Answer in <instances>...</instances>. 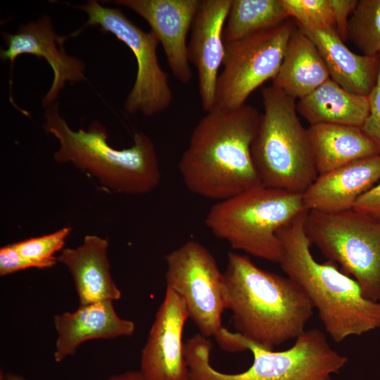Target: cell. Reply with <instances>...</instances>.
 Listing matches in <instances>:
<instances>
[{"mask_svg":"<svg viewBox=\"0 0 380 380\" xmlns=\"http://www.w3.org/2000/svg\"><path fill=\"white\" fill-rule=\"evenodd\" d=\"M261 116L247 104L206 113L178 165L190 191L219 201L262 185L251 155Z\"/></svg>","mask_w":380,"mask_h":380,"instance_id":"6da1fadb","label":"cell"},{"mask_svg":"<svg viewBox=\"0 0 380 380\" xmlns=\"http://www.w3.org/2000/svg\"><path fill=\"white\" fill-rule=\"evenodd\" d=\"M305 210L277 231L279 265L303 290L336 343L380 328V302L366 298L358 283L331 260L317 262L305 229Z\"/></svg>","mask_w":380,"mask_h":380,"instance_id":"7a4b0ae2","label":"cell"},{"mask_svg":"<svg viewBox=\"0 0 380 380\" xmlns=\"http://www.w3.org/2000/svg\"><path fill=\"white\" fill-rule=\"evenodd\" d=\"M224 275L234 327L248 341L274 350L305 331L314 308L291 279L236 253L228 254Z\"/></svg>","mask_w":380,"mask_h":380,"instance_id":"3957f363","label":"cell"},{"mask_svg":"<svg viewBox=\"0 0 380 380\" xmlns=\"http://www.w3.org/2000/svg\"><path fill=\"white\" fill-rule=\"evenodd\" d=\"M47 108L44 129L59 142L53 155L56 162L72 163L113 192L142 194L159 184L161 175L155 146L146 134L136 132L129 148L115 149L108 144L106 129L99 122H93L87 130L74 131L56 105Z\"/></svg>","mask_w":380,"mask_h":380,"instance_id":"277c9868","label":"cell"},{"mask_svg":"<svg viewBox=\"0 0 380 380\" xmlns=\"http://www.w3.org/2000/svg\"><path fill=\"white\" fill-rule=\"evenodd\" d=\"M264 113L251 146L261 184L303 194L318 176L296 99L274 85L262 89Z\"/></svg>","mask_w":380,"mask_h":380,"instance_id":"5b68a950","label":"cell"},{"mask_svg":"<svg viewBox=\"0 0 380 380\" xmlns=\"http://www.w3.org/2000/svg\"><path fill=\"white\" fill-rule=\"evenodd\" d=\"M305 210L302 194L261 185L217 201L205 224L233 249L279 263L277 231Z\"/></svg>","mask_w":380,"mask_h":380,"instance_id":"8992f818","label":"cell"},{"mask_svg":"<svg viewBox=\"0 0 380 380\" xmlns=\"http://www.w3.org/2000/svg\"><path fill=\"white\" fill-rule=\"evenodd\" d=\"M246 347L253 354V363L236 374L222 373L210 365V346L191 348L186 355L189 380H332L348 362L318 329L305 330L285 350L265 349L247 340Z\"/></svg>","mask_w":380,"mask_h":380,"instance_id":"52a82bcc","label":"cell"},{"mask_svg":"<svg viewBox=\"0 0 380 380\" xmlns=\"http://www.w3.org/2000/svg\"><path fill=\"white\" fill-rule=\"evenodd\" d=\"M305 229L311 243L360 285L364 296L380 302V222L353 209L308 211Z\"/></svg>","mask_w":380,"mask_h":380,"instance_id":"ba28073f","label":"cell"},{"mask_svg":"<svg viewBox=\"0 0 380 380\" xmlns=\"http://www.w3.org/2000/svg\"><path fill=\"white\" fill-rule=\"evenodd\" d=\"M166 288L184 300L200 334L216 339L224 330L222 315L228 309L227 286L211 253L190 240L165 256Z\"/></svg>","mask_w":380,"mask_h":380,"instance_id":"9c48e42d","label":"cell"},{"mask_svg":"<svg viewBox=\"0 0 380 380\" xmlns=\"http://www.w3.org/2000/svg\"><path fill=\"white\" fill-rule=\"evenodd\" d=\"M296 29L289 19L241 39L224 43L223 70L219 74L214 108L235 109L281 66L289 38Z\"/></svg>","mask_w":380,"mask_h":380,"instance_id":"30bf717a","label":"cell"},{"mask_svg":"<svg viewBox=\"0 0 380 380\" xmlns=\"http://www.w3.org/2000/svg\"><path fill=\"white\" fill-rule=\"evenodd\" d=\"M80 9L88 15L84 27L99 26L102 31L114 34L131 49L136 58L137 72L125 102V110L152 116L166 110L173 96L168 75L158 63L159 40L155 33L141 30L120 9L103 6L95 0L89 1Z\"/></svg>","mask_w":380,"mask_h":380,"instance_id":"8fae6325","label":"cell"},{"mask_svg":"<svg viewBox=\"0 0 380 380\" xmlns=\"http://www.w3.org/2000/svg\"><path fill=\"white\" fill-rule=\"evenodd\" d=\"M188 318L184 300L166 288L141 353L140 372L146 380H189L182 341Z\"/></svg>","mask_w":380,"mask_h":380,"instance_id":"7c38bea8","label":"cell"},{"mask_svg":"<svg viewBox=\"0 0 380 380\" xmlns=\"http://www.w3.org/2000/svg\"><path fill=\"white\" fill-rule=\"evenodd\" d=\"M143 18L163 48L170 69L180 82L192 77L186 38L201 0H115Z\"/></svg>","mask_w":380,"mask_h":380,"instance_id":"4fadbf2b","label":"cell"},{"mask_svg":"<svg viewBox=\"0 0 380 380\" xmlns=\"http://www.w3.org/2000/svg\"><path fill=\"white\" fill-rule=\"evenodd\" d=\"M3 37L6 48L1 49L2 60L13 63L20 55L32 54L44 58L51 67L53 80L42 100L44 107L53 104L67 82L85 80L83 61L65 53L63 44L66 37L56 33L47 15L20 25L14 34L4 32Z\"/></svg>","mask_w":380,"mask_h":380,"instance_id":"5bb4252c","label":"cell"},{"mask_svg":"<svg viewBox=\"0 0 380 380\" xmlns=\"http://www.w3.org/2000/svg\"><path fill=\"white\" fill-rule=\"evenodd\" d=\"M231 4L232 0H201L191 27L189 60L197 70L201 106L206 113L215 106L218 72L225 55L223 31Z\"/></svg>","mask_w":380,"mask_h":380,"instance_id":"9a60e30c","label":"cell"},{"mask_svg":"<svg viewBox=\"0 0 380 380\" xmlns=\"http://www.w3.org/2000/svg\"><path fill=\"white\" fill-rule=\"evenodd\" d=\"M380 181V155L319 175L302 194L305 208L326 213L353 208L357 199Z\"/></svg>","mask_w":380,"mask_h":380,"instance_id":"2e32d148","label":"cell"},{"mask_svg":"<svg viewBox=\"0 0 380 380\" xmlns=\"http://www.w3.org/2000/svg\"><path fill=\"white\" fill-rule=\"evenodd\" d=\"M113 303L107 300L80 305L72 312L54 317L57 338L53 357L56 362L73 355L87 341L128 336L134 333V322L120 317Z\"/></svg>","mask_w":380,"mask_h":380,"instance_id":"e0dca14e","label":"cell"},{"mask_svg":"<svg viewBox=\"0 0 380 380\" xmlns=\"http://www.w3.org/2000/svg\"><path fill=\"white\" fill-rule=\"evenodd\" d=\"M108 241L96 235H87L75 248H65L57 260L70 271L78 295L80 305L119 300L121 291L110 272Z\"/></svg>","mask_w":380,"mask_h":380,"instance_id":"ac0fdd59","label":"cell"},{"mask_svg":"<svg viewBox=\"0 0 380 380\" xmlns=\"http://www.w3.org/2000/svg\"><path fill=\"white\" fill-rule=\"evenodd\" d=\"M298 28L317 48L331 80L348 92L365 96L369 95L378 77L379 55L353 53L334 28L313 30Z\"/></svg>","mask_w":380,"mask_h":380,"instance_id":"d6986e66","label":"cell"},{"mask_svg":"<svg viewBox=\"0 0 380 380\" xmlns=\"http://www.w3.org/2000/svg\"><path fill=\"white\" fill-rule=\"evenodd\" d=\"M307 131L318 175L380 155L377 144L359 127L317 124Z\"/></svg>","mask_w":380,"mask_h":380,"instance_id":"ffe728a7","label":"cell"},{"mask_svg":"<svg viewBox=\"0 0 380 380\" xmlns=\"http://www.w3.org/2000/svg\"><path fill=\"white\" fill-rule=\"evenodd\" d=\"M330 78L327 65L312 41L296 28L288 42L272 85L300 99Z\"/></svg>","mask_w":380,"mask_h":380,"instance_id":"44dd1931","label":"cell"},{"mask_svg":"<svg viewBox=\"0 0 380 380\" xmlns=\"http://www.w3.org/2000/svg\"><path fill=\"white\" fill-rule=\"evenodd\" d=\"M368 96L343 89L330 78L299 99L297 111L310 124H335L361 127L369 113Z\"/></svg>","mask_w":380,"mask_h":380,"instance_id":"7402d4cb","label":"cell"},{"mask_svg":"<svg viewBox=\"0 0 380 380\" xmlns=\"http://www.w3.org/2000/svg\"><path fill=\"white\" fill-rule=\"evenodd\" d=\"M289 19L282 0H232L224 42L241 39Z\"/></svg>","mask_w":380,"mask_h":380,"instance_id":"603a6c76","label":"cell"},{"mask_svg":"<svg viewBox=\"0 0 380 380\" xmlns=\"http://www.w3.org/2000/svg\"><path fill=\"white\" fill-rule=\"evenodd\" d=\"M350 39L367 56L380 53V0H360L347 26Z\"/></svg>","mask_w":380,"mask_h":380,"instance_id":"cb8c5ba5","label":"cell"},{"mask_svg":"<svg viewBox=\"0 0 380 380\" xmlns=\"http://www.w3.org/2000/svg\"><path fill=\"white\" fill-rule=\"evenodd\" d=\"M70 231L71 228L63 227L49 234L12 244L18 253L31 263L32 267L49 268L56 264L57 258L55 254L63 248Z\"/></svg>","mask_w":380,"mask_h":380,"instance_id":"d4e9b609","label":"cell"},{"mask_svg":"<svg viewBox=\"0 0 380 380\" xmlns=\"http://www.w3.org/2000/svg\"><path fill=\"white\" fill-rule=\"evenodd\" d=\"M289 18L298 27L313 30L335 27L331 0H282Z\"/></svg>","mask_w":380,"mask_h":380,"instance_id":"484cf974","label":"cell"},{"mask_svg":"<svg viewBox=\"0 0 380 380\" xmlns=\"http://www.w3.org/2000/svg\"><path fill=\"white\" fill-rule=\"evenodd\" d=\"M379 69L376 83L368 96L369 113L361 129L365 135L375 142L380 149V53Z\"/></svg>","mask_w":380,"mask_h":380,"instance_id":"4316f807","label":"cell"},{"mask_svg":"<svg viewBox=\"0 0 380 380\" xmlns=\"http://www.w3.org/2000/svg\"><path fill=\"white\" fill-rule=\"evenodd\" d=\"M33 268L13 244L4 246L0 249V275L6 276L20 270Z\"/></svg>","mask_w":380,"mask_h":380,"instance_id":"83f0119b","label":"cell"},{"mask_svg":"<svg viewBox=\"0 0 380 380\" xmlns=\"http://www.w3.org/2000/svg\"><path fill=\"white\" fill-rule=\"evenodd\" d=\"M334 10L336 31L344 42L347 39V26L357 0H331Z\"/></svg>","mask_w":380,"mask_h":380,"instance_id":"f1b7e54d","label":"cell"},{"mask_svg":"<svg viewBox=\"0 0 380 380\" xmlns=\"http://www.w3.org/2000/svg\"><path fill=\"white\" fill-rule=\"evenodd\" d=\"M353 209L380 222V181L357 199Z\"/></svg>","mask_w":380,"mask_h":380,"instance_id":"f546056e","label":"cell"},{"mask_svg":"<svg viewBox=\"0 0 380 380\" xmlns=\"http://www.w3.org/2000/svg\"><path fill=\"white\" fill-rule=\"evenodd\" d=\"M106 380H146L139 372L128 371L120 374L110 376Z\"/></svg>","mask_w":380,"mask_h":380,"instance_id":"4dcf8cb0","label":"cell"},{"mask_svg":"<svg viewBox=\"0 0 380 380\" xmlns=\"http://www.w3.org/2000/svg\"><path fill=\"white\" fill-rule=\"evenodd\" d=\"M1 380H26L24 377L22 376L14 374V373H7L5 374H2L1 373Z\"/></svg>","mask_w":380,"mask_h":380,"instance_id":"1f68e13d","label":"cell"}]
</instances>
